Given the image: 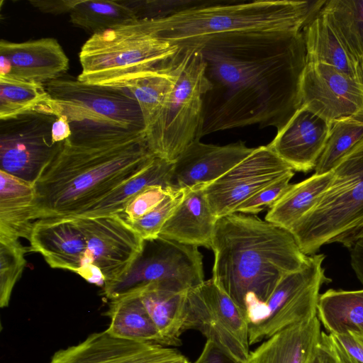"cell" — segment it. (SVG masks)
<instances>
[{
    "instance_id": "obj_27",
    "label": "cell",
    "mask_w": 363,
    "mask_h": 363,
    "mask_svg": "<svg viewBox=\"0 0 363 363\" xmlns=\"http://www.w3.org/2000/svg\"><path fill=\"white\" fill-rule=\"evenodd\" d=\"M333 178V171L313 174L305 180L289 186L269 208L265 220L289 230L316 203Z\"/></svg>"
},
{
    "instance_id": "obj_36",
    "label": "cell",
    "mask_w": 363,
    "mask_h": 363,
    "mask_svg": "<svg viewBox=\"0 0 363 363\" xmlns=\"http://www.w3.org/2000/svg\"><path fill=\"white\" fill-rule=\"evenodd\" d=\"M185 189H171L164 199L147 214L128 223L143 240L159 237L162 228L181 203Z\"/></svg>"
},
{
    "instance_id": "obj_26",
    "label": "cell",
    "mask_w": 363,
    "mask_h": 363,
    "mask_svg": "<svg viewBox=\"0 0 363 363\" xmlns=\"http://www.w3.org/2000/svg\"><path fill=\"white\" fill-rule=\"evenodd\" d=\"M106 314L111 320L106 329L110 334L129 340L164 345L138 293L111 300Z\"/></svg>"
},
{
    "instance_id": "obj_16",
    "label": "cell",
    "mask_w": 363,
    "mask_h": 363,
    "mask_svg": "<svg viewBox=\"0 0 363 363\" xmlns=\"http://www.w3.org/2000/svg\"><path fill=\"white\" fill-rule=\"evenodd\" d=\"M184 357L177 349L120 338L106 330L56 352L49 363H174Z\"/></svg>"
},
{
    "instance_id": "obj_35",
    "label": "cell",
    "mask_w": 363,
    "mask_h": 363,
    "mask_svg": "<svg viewBox=\"0 0 363 363\" xmlns=\"http://www.w3.org/2000/svg\"><path fill=\"white\" fill-rule=\"evenodd\" d=\"M28 250L19 240L0 236V306H8L13 287L26 265Z\"/></svg>"
},
{
    "instance_id": "obj_17",
    "label": "cell",
    "mask_w": 363,
    "mask_h": 363,
    "mask_svg": "<svg viewBox=\"0 0 363 363\" xmlns=\"http://www.w3.org/2000/svg\"><path fill=\"white\" fill-rule=\"evenodd\" d=\"M68 69L69 59L55 38L0 42V77L45 85L62 77Z\"/></svg>"
},
{
    "instance_id": "obj_31",
    "label": "cell",
    "mask_w": 363,
    "mask_h": 363,
    "mask_svg": "<svg viewBox=\"0 0 363 363\" xmlns=\"http://www.w3.org/2000/svg\"><path fill=\"white\" fill-rule=\"evenodd\" d=\"M320 13L359 62L363 57V0L326 1Z\"/></svg>"
},
{
    "instance_id": "obj_44",
    "label": "cell",
    "mask_w": 363,
    "mask_h": 363,
    "mask_svg": "<svg viewBox=\"0 0 363 363\" xmlns=\"http://www.w3.org/2000/svg\"><path fill=\"white\" fill-rule=\"evenodd\" d=\"M349 250L352 269L363 285V240L355 243Z\"/></svg>"
},
{
    "instance_id": "obj_38",
    "label": "cell",
    "mask_w": 363,
    "mask_h": 363,
    "mask_svg": "<svg viewBox=\"0 0 363 363\" xmlns=\"http://www.w3.org/2000/svg\"><path fill=\"white\" fill-rule=\"evenodd\" d=\"M171 189L162 185L147 186L128 202L120 216L128 223L136 221L158 206Z\"/></svg>"
},
{
    "instance_id": "obj_24",
    "label": "cell",
    "mask_w": 363,
    "mask_h": 363,
    "mask_svg": "<svg viewBox=\"0 0 363 363\" xmlns=\"http://www.w3.org/2000/svg\"><path fill=\"white\" fill-rule=\"evenodd\" d=\"M308 62L329 65L362 82L359 62L319 14L302 28Z\"/></svg>"
},
{
    "instance_id": "obj_9",
    "label": "cell",
    "mask_w": 363,
    "mask_h": 363,
    "mask_svg": "<svg viewBox=\"0 0 363 363\" xmlns=\"http://www.w3.org/2000/svg\"><path fill=\"white\" fill-rule=\"evenodd\" d=\"M325 257L323 254L309 255L308 263L286 275L266 302L254 300L246 305L250 345L317 315L320 287L330 281L323 267Z\"/></svg>"
},
{
    "instance_id": "obj_15",
    "label": "cell",
    "mask_w": 363,
    "mask_h": 363,
    "mask_svg": "<svg viewBox=\"0 0 363 363\" xmlns=\"http://www.w3.org/2000/svg\"><path fill=\"white\" fill-rule=\"evenodd\" d=\"M301 106L328 123L363 114V83L335 67L308 62L300 86Z\"/></svg>"
},
{
    "instance_id": "obj_33",
    "label": "cell",
    "mask_w": 363,
    "mask_h": 363,
    "mask_svg": "<svg viewBox=\"0 0 363 363\" xmlns=\"http://www.w3.org/2000/svg\"><path fill=\"white\" fill-rule=\"evenodd\" d=\"M363 139V114L338 118L331 122L325 148L315 174L332 171L339 162Z\"/></svg>"
},
{
    "instance_id": "obj_5",
    "label": "cell",
    "mask_w": 363,
    "mask_h": 363,
    "mask_svg": "<svg viewBox=\"0 0 363 363\" xmlns=\"http://www.w3.org/2000/svg\"><path fill=\"white\" fill-rule=\"evenodd\" d=\"M179 48L161 39L150 19L91 34L79 54L85 83L124 88L129 83L168 67Z\"/></svg>"
},
{
    "instance_id": "obj_43",
    "label": "cell",
    "mask_w": 363,
    "mask_h": 363,
    "mask_svg": "<svg viewBox=\"0 0 363 363\" xmlns=\"http://www.w3.org/2000/svg\"><path fill=\"white\" fill-rule=\"evenodd\" d=\"M72 135L70 125L67 117L60 114L57 117L52 126V137L55 143H62Z\"/></svg>"
},
{
    "instance_id": "obj_39",
    "label": "cell",
    "mask_w": 363,
    "mask_h": 363,
    "mask_svg": "<svg viewBox=\"0 0 363 363\" xmlns=\"http://www.w3.org/2000/svg\"><path fill=\"white\" fill-rule=\"evenodd\" d=\"M196 1L130 0L123 2L132 9L137 19H157L186 8Z\"/></svg>"
},
{
    "instance_id": "obj_14",
    "label": "cell",
    "mask_w": 363,
    "mask_h": 363,
    "mask_svg": "<svg viewBox=\"0 0 363 363\" xmlns=\"http://www.w3.org/2000/svg\"><path fill=\"white\" fill-rule=\"evenodd\" d=\"M74 218L87 242L90 269L100 271L104 287L120 281L143 251L144 240L118 214Z\"/></svg>"
},
{
    "instance_id": "obj_23",
    "label": "cell",
    "mask_w": 363,
    "mask_h": 363,
    "mask_svg": "<svg viewBox=\"0 0 363 363\" xmlns=\"http://www.w3.org/2000/svg\"><path fill=\"white\" fill-rule=\"evenodd\" d=\"M35 220L34 184L0 171V236L29 240Z\"/></svg>"
},
{
    "instance_id": "obj_30",
    "label": "cell",
    "mask_w": 363,
    "mask_h": 363,
    "mask_svg": "<svg viewBox=\"0 0 363 363\" xmlns=\"http://www.w3.org/2000/svg\"><path fill=\"white\" fill-rule=\"evenodd\" d=\"M35 111H48L57 116L56 103L44 84L0 77L1 121Z\"/></svg>"
},
{
    "instance_id": "obj_6",
    "label": "cell",
    "mask_w": 363,
    "mask_h": 363,
    "mask_svg": "<svg viewBox=\"0 0 363 363\" xmlns=\"http://www.w3.org/2000/svg\"><path fill=\"white\" fill-rule=\"evenodd\" d=\"M69 121L74 144H101L145 135L139 105L125 88L61 77L45 84Z\"/></svg>"
},
{
    "instance_id": "obj_7",
    "label": "cell",
    "mask_w": 363,
    "mask_h": 363,
    "mask_svg": "<svg viewBox=\"0 0 363 363\" xmlns=\"http://www.w3.org/2000/svg\"><path fill=\"white\" fill-rule=\"evenodd\" d=\"M333 171L326 190L289 230L308 256L325 245L341 244L350 250L363 240V139Z\"/></svg>"
},
{
    "instance_id": "obj_25",
    "label": "cell",
    "mask_w": 363,
    "mask_h": 363,
    "mask_svg": "<svg viewBox=\"0 0 363 363\" xmlns=\"http://www.w3.org/2000/svg\"><path fill=\"white\" fill-rule=\"evenodd\" d=\"M186 292L149 286L137 292L164 346H179L184 333Z\"/></svg>"
},
{
    "instance_id": "obj_8",
    "label": "cell",
    "mask_w": 363,
    "mask_h": 363,
    "mask_svg": "<svg viewBox=\"0 0 363 363\" xmlns=\"http://www.w3.org/2000/svg\"><path fill=\"white\" fill-rule=\"evenodd\" d=\"M172 87L145 139L155 157L174 162L202 137L203 96L211 89L197 47L181 48L171 61Z\"/></svg>"
},
{
    "instance_id": "obj_19",
    "label": "cell",
    "mask_w": 363,
    "mask_h": 363,
    "mask_svg": "<svg viewBox=\"0 0 363 363\" xmlns=\"http://www.w3.org/2000/svg\"><path fill=\"white\" fill-rule=\"evenodd\" d=\"M330 125L302 105L267 145L294 171L308 172L316 167Z\"/></svg>"
},
{
    "instance_id": "obj_10",
    "label": "cell",
    "mask_w": 363,
    "mask_h": 363,
    "mask_svg": "<svg viewBox=\"0 0 363 363\" xmlns=\"http://www.w3.org/2000/svg\"><path fill=\"white\" fill-rule=\"evenodd\" d=\"M204 281L203 256L198 247L158 237L144 240L143 251L128 272L103 290L111 301L149 286L186 292Z\"/></svg>"
},
{
    "instance_id": "obj_1",
    "label": "cell",
    "mask_w": 363,
    "mask_h": 363,
    "mask_svg": "<svg viewBox=\"0 0 363 363\" xmlns=\"http://www.w3.org/2000/svg\"><path fill=\"white\" fill-rule=\"evenodd\" d=\"M194 47L211 86L203 96L202 136L254 124L278 130L301 106L302 30L223 34Z\"/></svg>"
},
{
    "instance_id": "obj_18",
    "label": "cell",
    "mask_w": 363,
    "mask_h": 363,
    "mask_svg": "<svg viewBox=\"0 0 363 363\" xmlns=\"http://www.w3.org/2000/svg\"><path fill=\"white\" fill-rule=\"evenodd\" d=\"M29 242L30 251L40 253L52 268L69 270L84 279L90 270L87 242L74 218L35 220Z\"/></svg>"
},
{
    "instance_id": "obj_29",
    "label": "cell",
    "mask_w": 363,
    "mask_h": 363,
    "mask_svg": "<svg viewBox=\"0 0 363 363\" xmlns=\"http://www.w3.org/2000/svg\"><path fill=\"white\" fill-rule=\"evenodd\" d=\"M173 162L155 157L141 173L124 183L79 217L121 215L128 202L150 185L170 187Z\"/></svg>"
},
{
    "instance_id": "obj_34",
    "label": "cell",
    "mask_w": 363,
    "mask_h": 363,
    "mask_svg": "<svg viewBox=\"0 0 363 363\" xmlns=\"http://www.w3.org/2000/svg\"><path fill=\"white\" fill-rule=\"evenodd\" d=\"M173 82L174 75L170 62L167 69L136 79L124 87L137 101L145 129L161 111Z\"/></svg>"
},
{
    "instance_id": "obj_22",
    "label": "cell",
    "mask_w": 363,
    "mask_h": 363,
    "mask_svg": "<svg viewBox=\"0 0 363 363\" xmlns=\"http://www.w3.org/2000/svg\"><path fill=\"white\" fill-rule=\"evenodd\" d=\"M317 315L275 333L253 351L247 363H310L320 342Z\"/></svg>"
},
{
    "instance_id": "obj_12",
    "label": "cell",
    "mask_w": 363,
    "mask_h": 363,
    "mask_svg": "<svg viewBox=\"0 0 363 363\" xmlns=\"http://www.w3.org/2000/svg\"><path fill=\"white\" fill-rule=\"evenodd\" d=\"M57 117L35 111L1 120L0 171L35 184L64 143L52 140V126Z\"/></svg>"
},
{
    "instance_id": "obj_2",
    "label": "cell",
    "mask_w": 363,
    "mask_h": 363,
    "mask_svg": "<svg viewBox=\"0 0 363 363\" xmlns=\"http://www.w3.org/2000/svg\"><path fill=\"white\" fill-rule=\"evenodd\" d=\"M155 157L145 135L101 144L67 139L34 184L37 220L82 216Z\"/></svg>"
},
{
    "instance_id": "obj_46",
    "label": "cell",
    "mask_w": 363,
    "mask_h": 363,
    "mask_svg": "<svg viewBox=\"0 0 363 363\" xmlns=\"http://www.w3.org/2000/svg\"><path fill=\"white\" fill-rule=\"evenodd\" d=\"M359 69H360V74H361L362 82L363 83V57L359 61Z\"/></svg>"
},
{
    "instance_id": "obj_41",
    "label": "cell",
    "mask_w": 363,
    "mask_h": 363,
    "mask_svg": "<svg viewBox=\"0 0 363 363\" xmlns=\"http://www.w3.org/2000/svg\"><path fill=\"white\" fill-rule=\"evenodd\" d=\"M193 363H242L217 345L206 340L203 350L198 358Z\"/></svg>"
},
{
    "instance_id": "obj_42",
    "label": "cell",
    "mask_w": 363,
    "mask_h": 363,
    "mask_svg": "<svg viewBox=\"0 0 363 363\" xmlns=\"http://www.w3.org/2000/svg\"><path fill=\"white\" fill-rule=\"evenodd\" d=\"M77 1L78 0H31L29 3L42 13L61 15L69 14Z\"/></svg>"
},
{
    "instance_id": "obj_37",
    "label": "cell",
    "mask_w": 363,
    "mask_h": 363,
    "mask_svg": "<svg viewBox=\"0 0 363 363\" xmlns=\"http://www.w3.org/2000/svg\"><path fill=\"white\" fill-rule=\"evenodd\" d=\"M320 344L333 354L337 363H363L362 335L321 332Z\"/></svg>"
},
{
    "instance_id": "obj_32",
    "label": "cell",
    "mask_w": 363,
    "mask_h": 363,
    "mask_svg": "<svg viewBox=\"0 0 363 363\" xmlns=\"http://www.w3.org/2000/svg\"><path fill=\"white\" fill-rule=\"evenodd\" d=\"M69 17L72 25L92 34L137 20L123 0H78Z\"/></svg>"
},
{
    "instance_id": "obj_45",
    "label": "cell",
    "mask_w": 363,
    "mask_h": 363,
    "mask_svg": "<svg viewBox=\"0 0 363 363\" xmlns=\"http://www.w3.org/2000/svg\"><path fill=\"white\" fill-rule=\"evenodd\" d=\"M310 363H337V362L320 342Z\"/></svg>"
},
{
    "instance_id": "obj_28",
    "label": "cell",
    "mask_w": 363,
    "mask_h": 363,
    "mask_svg": "<svg viewBox=\"0 0 363 363\" xmlns=\"http://www.w3.org/2000/svg\"><path fill=\"white\" fill-rule=\"evenodd\" d=\"M317 316L328 333L363 336V289H329L320 294Z\"/></svg>"
},
{
    "instance_id": "obj_3",
    "label": "cell",
    "mask_w": 363,
    "mask_h": 363,
    "mask_svg": "<svg viewBox=\"0 0 363 363\" xmlns=\"http://www.w3.org/2000/svg\"><path fill=\"white\" fill-rule=\"evenodd\" d=\"M211 249V279L244 312L248 301L266 302L286 275L309 260L289 230L241 213L217 220Z\"/></svg>"
},
{
    "instance_id": "obj_47",
    "label": "cell",
    "mask_w": 363,
    "mask_h": 363,
    "mask_svg": "<svg viewBox=\"0 0 363 363\" xmlns=\"http://www.w3.org/2000/svg\"><path fill=\"white\" fill-rule=\"evenodd\" d=\"M174 363H191L186 357L183 358L181 360H179Z\"/></svg>"
},
{
    "instance_id": "obj_40",
    "label": "cell",
    "mask_w": 363,
    "mask_h": 363,
    "mask_svg": "<svg viewBox=\"0 0 363 363\" xmlns=\"http://www.w3.org/2000/svg\"><path fill=\"white\" fill-rule=\"evenodd\" d=\"M294 175V173L290 174L264 188L244 201L238 208L235 213L255 215L259 213L265 207L269 208L288 189L291 185L290 180Z\"/></svg>"
},
{
    "instance_id": "obj_13",
    "label": "cell",
    "mask_w": 363,
    "mask_h": 363,
    "mask_svg": "<svg viewBox=\"0 0 363 363\" xmlns=\"http://www.w3.org/2000/svg\"><path fill=\"white\" fill-rule=\"evenodd\" d=\"M292 173L294 169L268 145L259 146L203 189L213 213L218 219L235 213L244 201Z\"/></svg>"
},
{
    "instance_id": "obj_20",
    "label": "cell",
    "mask_w": 363,
    "mask_h": 363,
    "mask_svg": "<svg viewBox=\"0 0 363 363\" xmlns=\"http://www.w3.org/2000/svg\"><path fill=\"white\" fill-rule=\"evenodd\" d=\"M254 149L242 141L220 146L197 140L173 162L170 187L179 189L207 185L238 164Z\"/></svg>"
},
{
    "instance_id": "obj_21",
    "label": "cell",
    "mask_w": 363,
    "mask_h": 363,
    "mask_svg": "<svg viewBox=\"0 0 363 363\" xmlns=\"http://www.w3.org/2000/svg\"><path fill=\"white\" fill-rule=\"evenodd\" d=\"M203 187L186 188L181 203L162 228L159 237L184 245L211 247L218 219Z\"/></svg>"
},
{
    "instance_id": "obj_11",
    "label": "cell",
    "mask_w": 363,
    "mask_h": 363,
    "mask_svg": "<svg viewBox=\"0 0 363 363\" xmlns=\"http://www.w3.org/2000/svg\"><path fill=\"white\" fill-rule=\"evenodd\" d=\"M201 333L237 360L247 363L250 351L245 312L211 279L186 295L184 332Z\"/></svg>"
},
{
    "instance_id": "obj_4",
    "label": "cell",
    "mask_w": 363,
    "mask_h": 363,
    "mask_svg": "<svg viewBox=\"0 0 363 363\" xmlns=\"http://www.w3.org/2000/svg\"><path fill=\"white\" fill-rule=\"evenodd\" d=\"M326 1H196L161 18L150 19L156 34L179 48L213 36L240 32L299 31Z\"/></svg>"
}]
</instances>
